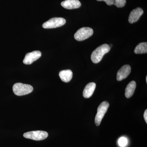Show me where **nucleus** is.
<instances>
[{
  "label": "nucleus",
  "mask_w": 147,
  "mask_h": 147,
  "mask_svg": "<svg viewBox=\"0 0 147 147\" xmlns=\"http://www.w3.org/2000/svg\"><path fill=\"white\" fill-rule=\"evenodd\" d=\"M143 13H144V11L140 7H137L133 9L129 16V22L130 24H132L137 22L139 20Z\"/></svg>",
  "instance_id": "nucleus-9"
},
{
  "label": "nucleus",
  "mask_w": 147,
  "mask_h": 147,
  "mask_svg": "<svg viewBox=\"0 0 147 147\" xmlns=\"http://www.w3.org/2000/svg\"><path fill=\"white\" fill-rule=\"evenodd\" d=\"M61 5L67 9H72L79 8L82 4L79 0H65L62 2Z\"/></svg>",
  "instance_id": "nucleus-10"
},
{
  "label": "nucleus",
  "mask_w": 147,
  "mask_h": 147,
  "mask_svg": "<svg viewBox=\"0 0 147 147\" xmlns=\"http://www.w3.org/2000/svg\"><path fill=\"white\" fill-rule=\"evenodd\" d=\"M146 83H147V76H146Z\"/></svg>",
  "instance_id": "nucleus-19"
},
{
  "label": "nucleus",
  "mask_w": 147,
  "mask_h": 147,
  "mask_svg": "<svg viewBox=\"0 0 147 147\" xmlns=\"http://www.w3.org/2000/svg\"><path fill=\"white\" fill-rule=\"evenodd\" d=\"M33 90V87L28 84L18 83L14 84L13 86V93L18 96L29 94L31 93Z\"/></svg>",
  "instance_id": "nucleus-2"
},
{
  "label": "nucleus",
  "mask_w": 147,
  "mask_h": 147,
  "mask_svg": "<svg viewBox=\"0 0 147 147\" xmlns=\"http://www.w3.org/2000/svg\"><path fill=\"white\" fill-rule=\"evenodd\" d=\"M136 88V83L135 81H131L127 86L125 90V96L127 98L131 97L134 94Z\"/></svg>",
  "instance_id": "nucleus-13"
},
{
  "label": "nucleus",
  "mask_w": 147,
  "mask_h": 147,
  "mask_svg": "<svg viewBox=\"0 0 147 147\" xmlns=\"http://www.w3.org/2000/svg\"><path fill=\"white\" fill-rule=\"evenodd\" d=\"M48 133L43 131H33L26 132L24 134V137L27 139H32L35 141H41L47 138Z\"/></svg>",
  "instance_id": "nucleus-6"
},
{
  "label": "nucleus",
  "mask_w": 147,
  "mask_h": 147,
  "mask_svg": "<svg viewBox=\"0 0 147 147\" xmlns=\"http://www.w3.org/2000/svg\"><path fill=\"white\" fill-rule=\"evenodd\" d=\"M96 85L94 82L87 84L83 91V96L85 98H89L92 95L95 89Z\"/></svg>",
  "instance_id": "nucleus-11"
},
{
  "label": "nucleus",
  "mask_w": 147,
  "mask_h": 147,
  "mask_svg": "<svg viewBox=\"0 0 147 147\" xmlns=\"http://www.w3.org/2000/svg\"><path fill=\"white\" fill-rule=\"evenodd\" d=\"M136 54H145L147 53V43L146 42H141L135 47L134 51Z\"/></svg>",
  "instance_id": "nucleus-14"
},
{
  "label": "nucleus",
  "mask_w": 147,
  "mask_h": 147,
  "mask_svg": "<svg viewBox=\"0 0 147 147\" xmlns=\"http://www.w3.org/2000/svg\"><path fill=\"white\" fill-rule=\"evenodd\" d=\"M109 102L107 101H103L100 103L97 109V112L95 118V123L97 126L100 125L102 119L107 112L109 107Z\"/></svg>",
  "instance_id": "nucleus-3"
},
{
  "label": "nucleus",
  "mask_w": 147,
  "mask_h": 147,
  "mask_svg": "<svg viewBox=\"0 0 147 147\" xmlns=\"http://www.w3.org/2000/svg\"><path fill=\"white\" fill-rule=\"evenodd\" d=\"M119 146L121 147H125L127 145V140L124 137H121L119 139L118 141Z\"/></svg>",
  "instance_id": "nucleus-16"
},
{
  "label": "nucleus",
  "mask_w": 147,
  "mask_h": 147,
  "mask_svg": "<svg viewBox=\"0 0 147 147\" xmlns=\"http://www.w3.org/2000/svg\"><path fill=\"white\" fill-rule=\"evenodd\" d=\"M131 70V67L128 65H125L122 67L117 73V80L121 81L126 78L130 73Z\"/></svg>",
  "instance_id": "nucleus-8"
},
{
  "label": "nucleus",
  "mask_w": 147,
  "mask_h": 147,
  "mask_svg": "<svg viewBox=\"0 0 147 147\" xmlns=\"http://www.w3.org/2000/svg\"><path fill=\"white\" fill-rule=\"evenodd\" d=\"M59 76L63 82L65 83H68L70 82L72 79L73 73L70 69L62 70L60 71Z\"/></svg>",
  "instance_id": "nucleus-12"
},
{
  "label": "nucleus",
  "mask_w": 147,
  "mask_h": 147,
  "mask_svg": "<svg viewBox=\"0 0 147 147\" xmlns=\"http://www.w3.org/2000/svg\"><path fill=\"white\" fill-rule=\"evenodd\" d=\"M126 0H115L114 4L119 8L123 7L126 4Z\"/></svg>",
  "instance_id": "nucleus-15"
},
{
  "label": "nucleus",
  "mask_w": 147,
  "mask_h": 147,
  "mask_svg": "<svg viewBox=\"0 0 147 147\" xmlns=\"http://www.w3.org/2000/svg\"><path fill=\"white\" fill-rule=\"evenodd\" d=\"M66 23V20L61 17L51 18L42 24V28L45 29L55 28L62 26Z\"/></svg>",
  "instance_id": "nucleus-5"
},
{
  "label": "nucleus",
  "mask_w": 147,
  "mask_h": 147,
  "mask_svg": "<svg viewBox=\"0 0 147 147\" xmlns=\"http://www.w3.org/2000/svg\"><path fill=\"white\" fill-rule=\"evenodd\" d=\"M110 45L104 44L96 48L92 53L91 59L93 63H97L100 62L104 55L110 50Z\"/></svg>",
  "instance_id": "nucleus-1"
},
{
  "label": "nucleus",
  "mask_w": 147,
  "mask_h": 147,
  "mask_svg": "<svg viewBox=\"0 0 147 147\" xmlns=\"http://www.w3.org/2000/svg\"><path fill=\"white\" fill-rule=\"evenodd\" d=\"M41 56V53L39 51H34L28 53L25 56L23 63L26 65H30L36 61Z\"/></svg>",
  "instance_id": "nucleus-7"
},
{
  "label": "nucleus",
  "mask_w": 147,
  "mask_h": 147,
  "mask_svg": "<svg viewBox=\"0 0 147 147\" xmlns=\"http://www.w3.org/2000/svg\"><path fill=\"white\" fill-rule=\"evenodd\" d=\"M93 30L89 27L80 28L74 34V38L78 41H83L89 38L93 34Z\"/></svg>",
  "instance_id": "nucleus-4"
},
{
  "label": "nucleus",
  "mask_w": 147,
  "mask_h": 147,
  "mask_svg": "<svg viewBox=\"0 0 147 147\" xmlns=\"http://www.w3.org/2000/svg\"><path fill=\"white\" fill-rule=\"evenodd\" d=\"M96 1H104L108 5H113L115 2V0H96Z\"/></svg>",
  "instance_id": "nucleus-17"
},
{
  "label": "nucleus",
  "mask_w": 147,
  "mask_h": 147,
  "mask_svg": "<svg viewBox=\"0 0 147 147\" xmlns=\"http://www.w3.org/2000/svg\"><path fill=\"white\" fill-rule=\"evenodd\" d=\"M144 117L146 123H147V110H145L144 113Z\"/></svg>",
  "instance_id": "nucleus-18"
}]
</instances>
